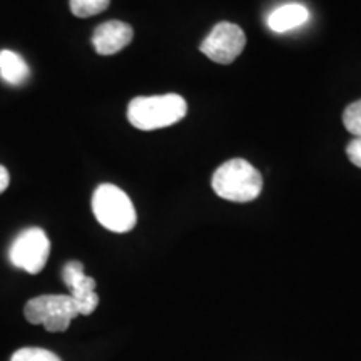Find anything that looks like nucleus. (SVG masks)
Wrapping results in <instances>:
<instances>
[{
  "instance_id": "nucleus-1",
  "label": "nucleus",
  "mask_w": 361,
  "mask_h": 361,
  "mask_svg": "<svg viewBox=\"0 0 361 361\" xmlns=\"http://www.w3.org/2000/svg\"><path fill=\"white\" fill-rule=\"evenodd\" d=\"M188 112V104L179 94L135 97L129 102L128 119L139 130H156L169 128Z\"/></svg>"
},
{
  "instance_id": "nucleus-2",
  "label": "nucleus",
  "mask_w": 361,
  "mask_h": 361,
  "mask_svg": "<svg viewBox=\"0 0 361 361\" xmlns=\"http://www.w3.org/2000/svg\"><path fill=\"white\" fill-rule=\"evenodd\" d=\"M214 192L226 201H255L263 189V176L246 159H231L219 166L213 174Z\"/></svg>"
},
{
  "instance_id": "nucleus-3",
  "label": "nucleus",
  "mask_w": 361,
  "mask_h": 361,
  "mask_svg": "<svg viewBox=\"0 0 361 361\" xmlns=\"http://www.w3.org/2000/svg\"><path fill=\"white\" fill-rule=\"evenodd\" d=\"M92 211L101 226L112 233H129L137 223L133 201L114 184H101L94 191Z\"/></svg>"
},
{
  "instance_id": "nucleus-4",
  "label": "nucleus",
  "mask_w": 361,
  "mask_h": 361,
  "mask_svg": "<svg viewBox=\"0 0 361 361\" xmlns=\"http://www.w3.org/2000/svg\"><path fill=\"white\" fill-rule=\"evenodd\" d=\"M24 314L27 322L42 324L49 333H61L79 316V310L69 295H42L27 301Z\"/></svg>"
},
{
  "instance_id": "nucleus-5",
  "label": "nucleus",
  "mask_w": 361,
  "mask_h": 361,
  "mask_svg": "<svg viewBox=\"0 0 361 361\" xmlns=\"http://www.w3.org/2000/svg\"><path fill=\"white\" fill-rule=\"evenodd\" d=\"M49 255H51V241L40 228L24 229L13 239L8 250L11 263L29 274H39L47 264Z\"/></svg>"
},
{
  "instance_id": "nucleus-6",
  "label": "nucleus",
  "mask_w": 361,
  "mask_h": 361,
  "mask_svg": "<svg viewBox=\"0 0 361 361\" xmlns=\"http://www.w3.org/2000/svg\"><path fill=\"white\" fill-rule=\"evenodd\" d=\"M246 35L243 29L231 22H219L202 40L201 52L218 64H231L245 51Z\"/></svg>"
},
{
  "instance_id": "nucleus-7",
  "label": "nucleus",
  "mask_w": 361,
  "mask_h": 361,
  "mask_svg": "<svg viewBox=\"0 0 361 361\" xmlns=\"http://www.w3.org/2000/svg\"><path fill=\"white\" fill-rule=\"evenodd\" d=\"M62 281L71 291V298L78 305L79 314L89 316L99 305L96 293V279L84 273V264L80 261H69L62 268Z\"/></svg>"
},
{
  "instance_id": "nucleus-8",
  "label": "nucleus",
  "mask_w": 361,
  "mask_h": 361,
  "mask_svg": "<svg viewBox=\"0 0 361 361\" xmlns=\"http://www.w3.org/2000/svg\"><path fill=\"white\" fill-rule=\"evenodd\" d=\"M133 27L121 20H107L94 30L92 45L99 56H114L133 42Z\"/></svg>"
},
{
  "instance_id": "nucleus-9",
  "label": "nucleus",
  "mask_w": 361,
  "mask_h": 361,
  "mask_svg": "<svg viewBox=\"0 0 361 361\" xmlns=\"http://www.w3.org/2000/svg\"><path fill=\"white\" fill-rule=\"evenodd\" d=\"M308 19L310 12L305 6H301V4H286V6L274 8V11L269 13L268 27L273 32L283 34L306 24Z\"/></svg>"
},
{
  "instance_id": "nucleus-10",
  "label": "nucleus",
  "mask_w": 361,
  "mask_h": 361,
  "mask_svg": "<svg viewBox=\"0 0 361 361\" xmlns=\"http://www.w3.org/2000/svg\"><path fill=\"white\" fill-rule=\"evenodd\" d=\"M30 69L20 54L4 49L0 51V79L8 85H24L29 80Z\"/></svg>"
},
{
  "instance_id": "nucleus-11",
  "label": "nucleus",
  "mask_w": 361,
  "mask_h": 361,
  "mask_svg": "<svg viewBox=\"0 0 361 361\" xmlns=\"http://www.w3.org/2000/svg\"><path fill=\"white\" fill-rule=\"evenodd\" d=\"M111 0H71V12L75 17L85 19V17L97 16L109 7Z\"/></svg>"
},
{
  "instance_id": "nucleus-12",
  "label": "nucleus",
  "mask_w": 361,
  "mask_h": 361,
  "mask_svg": "<svg viewBox=\"0 0 361 361\" xmlns=\"http://www.w3.org/2000/svg\"><path fill=\"white\" fill-rule=\"evenodd\" d=\"M11 361H62L56 353L44 348H32V346H25V348L17 350L11 356Z\"/></svg>"
},
{
  "instance_id": "nucleus-13",
  "label": "nucleus",
  "mask_w": 361,
  "mask_h": 361,
  "mask_svg": "<svg viewBox=\"0 0 361 361\" xmlns=\"http://www.w3.org/2000/svg\"><path fill=\"white\" fill-rule=\"evenodd\" d=\"M343 124L355 137H361V101L350 104L343 112Z\"/></svg>"
},
{
  "instance_id": "nucleus-14",
  "label": "nucleus",
  "mask_w": 361,
  "mask_h": 361,
  "mask_svg": "<svg viewBox=\"0 0 361 361\" xmlns=\"http://www.w3.org/2000/svg\"><path fill=\"white\" fill-rule=\"evenodd\" d=\"M346 154H348V159L353 162L356 168L361 169V137H355L353 141L348 144Z\"/></svg>"
},
{
  "instance_id": "nucleus-15",
  "label": "nucleus",
  "mask_w": 361,
  "mask_h": 361,
  "mask_svg": "<svg viewBox=\"0 0 361 361\" xmlns=\"http://www.w3.org/2000/svg\"><path fill=\"white\" fill-rule=\"evenodd\" d=\"M8 184H11V176H8V171L4 168V166H0V194L6 191V189L8 188Z\"/></svg>"
}]
</instances>
